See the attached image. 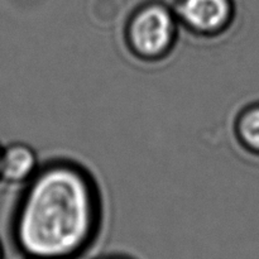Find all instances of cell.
Returning <instances> with one entry per match:
<instances>
[{"label": "cell", "mask_w": 259, "mask_h": 259, "mask_svg": "<svg viewBox=\"0 0 259 259\" xmlns=\"http://www.w3.org/2000/svg\"><path fill=\"white\" fill-rule=\"evenodd\" d=\"M101 217L103 196L94 175L72 159H51L23 192L15 222L18 242L33 257H67L90 242Z\"/></svg>", "instance_id": "cell-1"}, {"label": "cell", "mask_w": 259, "mask_h": 259, "mask_svg": "<svg viewBox=\"0 0 259 259\" xmlns=\"http://www.w3.org/2000/svg\"><path fill=\"white\" fill-rule=\"evenodd\" d=\"M179 28L174 8L161 2L144 3L132 13L126 22V46L139 60L161 61L176 46Z\"/></svg>", "instance_id": "cell-2"}, {"label": "cell", "mask_w": 259, "mask_h": 259, "mask_svg": "<svg viewBox=\"0 0 259 259\" xmlns=\"http://www.w3.org/2000/svg\"><path fill=\"white\" fill-rule=\"evenodd\" d=\"M174 10L180 25L206 38L227 32L237 12L234 0H176Z\"/></svg>", "instance_id": "cell-3"}, {"label": "cell", "mask_w": 259, "mask_h": 259, "mask_svg": "<svg viewBox=\"0 0 259 259\" xmlns=\"http://www.w3.org/2000/svg\"><path fill=\"white\" fill-rule=\"evenodd\" d=\"M39 166L37 153L27 144H14L0 157V174L13 184H27Z\"/></svg>", "instance_id": "cell-4"}, {"label": "cell", "mask_w": 259, "mask_h": 259, "mask_svg": "<svg viewBox=\"0 0 259 259\" xmlns=\"http://www.w3.org/2000/svg\"><path fill=\"white\" fill-rule=\"evenodd\" d=\"M235 137L245 152L259 157V101L245 105L237 115Z\"/></svg>", "instance_id": "cell-5"}, {"label": "cell", "mask_w": 259, "mask_h": 259, "mask_svg": "<svg viewBox=\"0 0 259 259\" xmlns=\"http://www.w3.org/2000/svg\"><path fill=\"white\" fill-rule=\"evenodd\" d=\"M0 157H2V153H0Z\"/></svg>", "instance_id": "cell-6"}]
</instances>
